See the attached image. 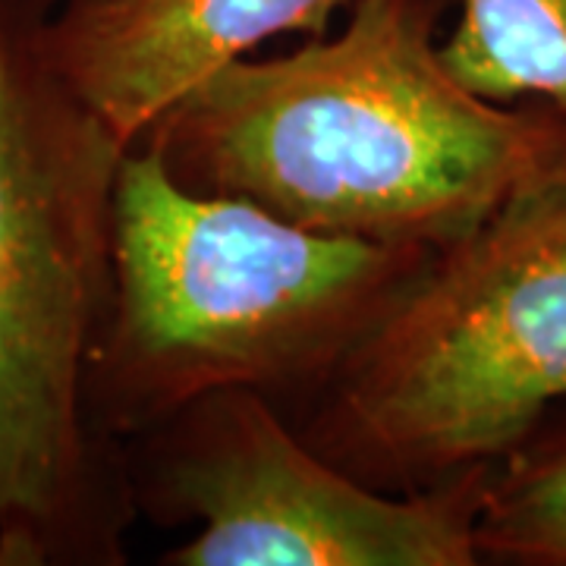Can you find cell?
I'll return each mask as SVG.
<instances>
[{
	"label": "cell",
	"mask_w": 566,
	"mask_h": 566,
	"mask_svg": "<svg viewBox=\"0 0 566 566\" xmlns=\"http://www.w3.org/2000/svg\"><path fill=\"white\" fill-rule=\"evenodd\" d=\"M441 61L485 102L566 114V0H460Z\"/></svg>",
	"instance_id": "cell-7"
},
{
	"label": "cell",
	"mask_w": 566,
	"mask_h": 566,
	"mask_svg": "<svg viewBox=\"0 0 566 566\" xmlns=\"http://www.w3.org/2000/svg\"><path fill=\"white\" fill-rule=\"evenodd\" d=\"M441 13L444 0H356L337 32L227 66L139 142L192 192L438 252L566 148V114L485 102L447 70Z\"/></svg>",
	"instance_id": "cell-1"
},
{
	"label": "cell",
	"mask_w": 566,
	"mask_h": 566,
	"mask_svg": "<svg viewBox=\"0 0 566 566\" xmlns=\"http://www.w3.org/2000/svg\"><path fill=\"white\" fill-rule=\"evenodd\" d=\"M41 3H61V0H41Z\"/></svg>",
	"instance_id": "cell-9"
},
{
	"label": "cell",
	"mask_w": 566,
	"mask_h": 566,
	"mask_svg": "<svg viewBox=\"0 0 566 566\" xmlns=\"http://www.w3.org/2000/svg\"><path fill=\"white\" fill-rule=\"evenodd\" d=\"M126 148L0 7V566L126 564L123 447L88 409Z\"/></svg>",
	"instance_id": "cell-3"
},
{
	"label": "cell",
	"mask_w": 566,
	"mask_h": 566,
	"mask_svg": "<svg viewBox=\"0 0 566 566\" xmlns=\"http://www.w3.org/2000/svg\"><path fill=\"white\" fill-rule=\"evenodd\" d=\"M111 255L88 409L117 447L218 390L264 394L290 419L431 259L192 192L148 142L117 170Z\"/></svg>",
	"instance_id": "cell-2"
},
{
	"label": "cell",
	"mask_w": 566,
	"mask_h": 566,
	"mask_svg": "<svg viewBox=\"0 0 566 566\" xmlns=\"http://www.w3.org/2000/svg\"><path fill=\"white\" fill-rule=\"evenodd\" d=\"M566 406V148L431 252L290 422L363 485L494 469Z\"/></svg>",
	"instance_id": "cell-4"
},
{
	"label": "cell",
	"mask_w": 566,
	"mask_h": 566,
	"mask_svg": "<svg viewBox=\"0 0 566 566\" xmlns=\"http://www.w3.org/2000/svg\"><path fill=\"white\" fill-rule=\"evenodd\" d=\"M356 0H61L35 44L66 92L136 142L202 82L283 35L318 39Z\"/></svg>",
	"instance_id": "cell-6"
},
{
	"label": "cell",
	"mask_w": 566,
	"mask_h": 566,
	"mask_svg": "<svg viewBox=\"0 0 566 566\" xmlns=\"http://www.w3.org/2000/svg\"><path fill=\"white\" fill-rule=\"evenodd\" d=\"M475 535L482 564L566 566V419L491 469Z\"/></svg>",
	"instance_id": "cell-8"
},
{
	"label": "cell",
	"mask_w": 566,
	"mask_h": 566,
	"mask_svg": "<svg viewBox=\"0 0 566 566\" xmlns=\"http://www.w3.org/2000/svg\"><path fill=\"white\" fill-rule=\"evenodd\" d=\"M139 520L196 532L161 566H475L491 469L387 494L322 457L255 390L199 397L123 444Z\"/></svg>",
	"instance_id": "cell-5"
}]
</instances>
